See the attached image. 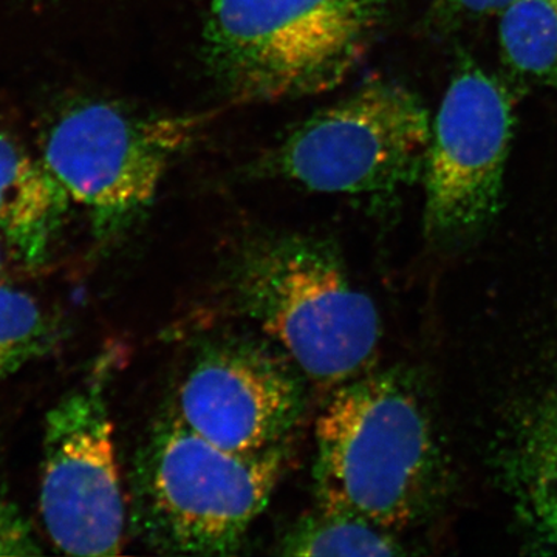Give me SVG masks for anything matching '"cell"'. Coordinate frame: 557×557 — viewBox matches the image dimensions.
<instances>
[{
    "label": "cell",
    "instance_id": "cell-1",
    "mask_svg": "<svg viewBox=\"0 0 557 557\" xmlns=\"http://www.w3.org/2000/svg\"><path fill=\"white\" fill-rule=\"evenodd\" d=\"M318 507L398 533L434 505L440 450L416 381L373 368L333 388L314 429Z\"/></svg>",
    "mask_w": 557,
    "mask_h": 557
},
{
    "label": "cell",
    "instance_id": "cell-2",
    "mask_svg": "<svg viewBox=\"0 0 557 557\" xmlns=\"http://www.w3.org/2000/svg\"><path fill=\"white\" fill-rule=\"evenodd\" d=\"M234 306L311 383L335 388L375 368L381 318L338 247L313 234L248 240L230 276Z\"/></svg>",
    "mask_w": 557,
    "mask_h": 557
},
{
    "label": "cell",
    "instance_id": "cell-3",
    "mask_svg": "<svg viewBox=\"0 0 557 557\" xmlns=\"http://www.w3.org/2000/svg\"><path fill=\"white\" fill-rule=\"evenodd\" d=\"M392 0H211L201 61L234 102L335 89L372 49Z\"/></svg>",
    "mask_w": 557,
    "mask_h": 557
},
{
    "label": "cell",
    "instance_id": "cell-4",
    "mask_svg": "<svg viewBox=\"0 0 557 557\" xmlns=\"http://www.w3.org/2000/svg\"><path fill=\"white\" fill-rule=\"evenodd\" d=\"M288 460V443L234 453L164 410L135 457L132 487L139 536L164 555H236L269 507Z\"/></svg>",
    "mask_w": 557,
    "mask_h": 557
},
{
    "label": "cell",
    "instance_id": "cell-5",
    "mask_svg": "<svg viewBox=\"0 0 557 557\" xmlns=\"http://www.w3.org/2000/svg\"><path fill=\"white\" fill-rule=\"evenodd\" d=\"M431 126L426 106L408 87L369 81L288 131L251 174L313 193L395 199L423 180Z\"/></svg>",
    "mask_w": 557,
    "mask_h": 557
},
{
    "label": "cell",
    "instance_id": "cell-6",
    "mask_svg": "<svg viewBox=\"0 0 557 557\" xmlns=\"http://www.w3.org/2000/svg\"><path fill=\"white\" fill-rule=\"evenodd\" d=\"M208 119L79 101L50 124L39 157L98 228L121 230L152 205L172 163L197 141Z\"/></svg>",
    "mask_w": 557,
    "mask_h": 557
},
{
    "label": "cell",
    "instance_id": "cell-7",
    "mask_svg": "<svg viewBox=\"0 0 557 557\" xmlns=\"http://www.w3.org/2000/svg\"><path fill=\"white\" fill-rule=\"evenodd\" d=\"M515 135L505 84L474 62L454 73L432 120L424 226L434 237L465 236L496 218Z\"/></svg>",
    "mask_w": 557,
    "mask_h": 557
},
{
    "label": "cell",
    "instance_id": "cell-8",
    "mask_svg": "<svg viewBox=\"0 0 557 557\" xmlns=\"http://www.w3.org/2000/svg\"><path fill=\"white\" fill-rule=\"evenodd\" d=\"M307 384L269 338L231 336L197 351L170 410L220 448L259 453L288 443L306 413Z\"/></svg>",
    "mask_w": 557,
    "mask_h": 557
},
{
    "label": "cell",
    "instance_id": "cell-9",
    "mask_svg": "<svg viewBox=\"0 0 557 557\" xmlns=\"http://www.w3.org/2000/svg\"><path fill=\"white\" fill-rule=\"evenodd\" d=\"M42 446L40 516L53 544L72 556L120 555L126 502L101 383L49 410Z\"/></svg>",
    "mask_w": 557,
    "mask_h": 557
},
{
    "label": "cell",
    "instance_id": "cell-10",
    "mask_svg": "<svg viewBox=\"0 0 557 557\" xmlns=\"http://www.w3.org/2000/svg\"><path fill=\"white\" fill-rule=\"evenodd\" d=\"M70 203L40 157L0 132V239L17 258L46 262Z\"/></svg>",
    "mask_w": 557,
    "mask_h": 557
},
{
    "label": "cell",
    "instance_id": "cell-11",
    "mask_svg": "<svg viewBox=\"0 0 557 557\" xmlns=\"http://www.w3.org/2000/svg\"><path fill=\"white\" fill-rule=\"evenodd\" d=\"M515 474L525 520L539 541L557 553V376L523 426Z\"/></svg>",
    "mask_w": 557,
    "mask_h": 557
},
{
    "label": "cell",
    "instance_id": "cell-12",
    "mask_svg": "<svg viewBox=\"0 0 557 557\" xmlns=\"http://www.w3.org/2000/svg\"><path fill=\"white\" fill-rule=\"evenodd\" d=\"M498 42L509 67L557 91V0H515L498 14Z\"/></svg>",
    "mask_w": 557,
    "mask_h": 557
},
{
    "label": "cell",
    "instance_id": "cell-13",
    "mask_svg": "<svg viewBox=\"0 0 557 557\" xmlns=\"http://www.w3.org/2000/svg\"><path fill=\"white\" fill-rule=\"evenodd\" d=\"M284 556H397L405 555L395 533L368 520L318 507L295 523L281 544Z\"/></svg>",
    "mask_w": 557,
    "mask_h": 557
},
{
    "label": "cell",
    "instance_id": "cell-14",
    "mask_svg": "<svg viewBox=\"0 0 557 557\" xmlns=\"http://www.w3.org/2000/svg\"><path fill=\"white\" fill-rule=\"evenodd\" d=\"M50 338V321L38 300L0 285V380L40 357Z\"/></svg>",
    "mask_w": 557,
    "mask_h": 557
},
{
    "label": "cell",
    "instance_id": "cell-15",
    "mask_svg": "<svg viewBox=\"0 0 557 557\" xmlns=\"http://www.w3.org/2000/svg\"><path fill=\"white\" fill-rule=\"evenodd\" d=\"M42 555L30 523L20 509L0 496V557Z\"/></svg>",
    "mask_w": 557,
    "mask_h": 557
},
{
    "label": "cell",
    "instance_id": "cell-16",
    "mask_svg": "<svg viewBox=\"0 0 557 557\" xmlns=\"http://www.w3.org/2000/svg\"><path fill=\"white\" fill-rule=\"evenodd\" d=\"M512 2L515 0H440L446 13L467 20L498 16Z\"/></svg>",
    "mask_w": 557,
    "mask_h": 557
},
{
    "label": "cell",
    "instance_id": "cell-17",
    "mask_svg": "<svg viewBox=\"0 0 557 557\" xmlns=\"http://www.w3.org/2000/svg\"><path fill=\"white\" fill-rule=\"evenodd\" d=\"M2 239H0V271H2Z\"/></svg>",
    "mask_w": 557,
    "mask_h": 557
}]
</instances>
